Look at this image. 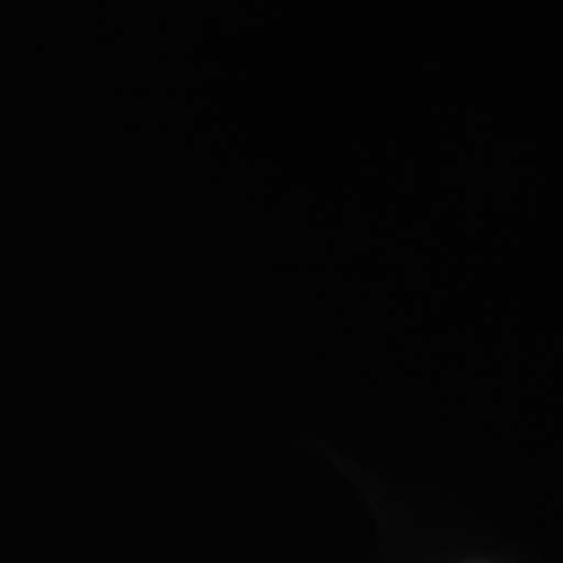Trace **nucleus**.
I'll return each mask as SVG.
<instances>
[]
</instances>
